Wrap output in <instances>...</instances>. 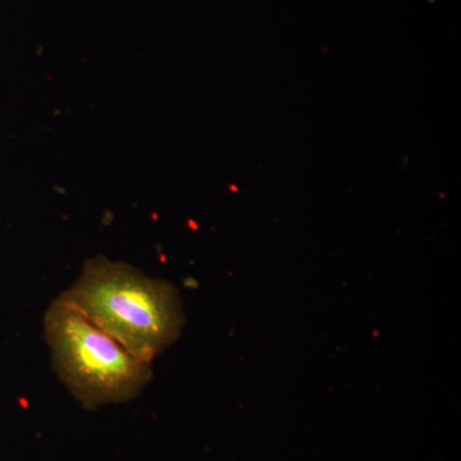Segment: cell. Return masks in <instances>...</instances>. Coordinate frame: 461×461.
<instances>
[{
    "label": "cell",
    "mask_w": 461,
    "mask_h": 461,
    "mask_svg": "<svg viewBox=\"0 0 461 461\" xmlns=\"http://www.w3.org/2000/svg\"><path fill=\"white\" fill-rule=\"evenodd\" d=\"M45 341L58 378L85 408L135 399L151 378L139 359L62 295L44 315Z\"/></svg>",
    "instance_id": "7a4b0ae2"
},
{
    "label": "cell",
    "mask_w": 461,
    "mask_h": 461,
    "mask_svg": "<svg viewBox=\"0 0 461 461\" xmlns=\"http://www.w3.org/2000/svg\"><path fill=\"white\" fill-rule=\"evenodd\" d=\"M100 330L139 359L151 363L181 335V297L169 282L104 257L93 258L62 294Z\"/></svg>",
    "instance_id": "6da1fadb"
}]
</instances>
